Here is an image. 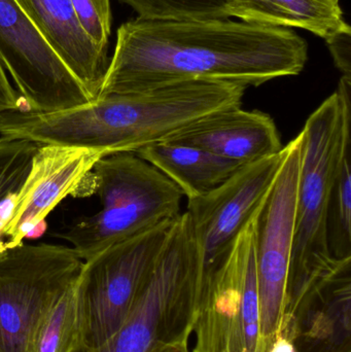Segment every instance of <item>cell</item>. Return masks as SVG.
<instances>
[{
	"label": "cell",
	"instance_id": "cell-1",
	"mask_svg": "<svg viewBox=\"0 0 351 352\" xmlns=\"http://www.w3.org/2000/svg\"><path fill=\"white\" fill-rule=\"evenodd\" d=\"M307 59L308 45L292 29L230 19L136 18L117 29L115 53L97 98L189 80L259 87L298 76Z\"/></svg>",
	"mask_w": 351,
	"mask_h": 352
},
{
	"label": "cell",
	"instance_id": "cell-2",
	"mask_svg": "<svg viewBox=\"0 0 351 352\" xmlns=\"http://www.w3.org/2000/svg\"><path fill=\"white\" fill-rule=\"evenodd\" d=\"M247 88L235 82L189 80L146 92L106 95L55 113L22 111L14 132L39 146L135 153L206 116L241 107Z\"/></svg>",
	"mask_w": 351,
	"mask_h": 352
},
{
	"label": "cell",
	"instance_id": "cell-3",
	"mask_svg": "<svg viewBox=\"0 0 351 352\" xmlns=\"http://www.w3.org/2000/svg\"><path fill=\"white\" fill-rule=\"evenodd\" d=\"M300 175L288 285V304L339 261L328 248L327 211L340 160L351 146V78L307 119L302 131Z\"/></svg>",
	"mask_w": 351,
	"mask_h": 352
},
{
	"label": "cell",
	"instance_id": "cell-4",
	"mask_svg": "<svg viewBox=\"0 0 351 352\" xmlns=\"http://www.w3.org/2000/svg\"><path fill=\"white\" fill-rule=\"evenodd\" d=\"M91 176L102 208L58 235L82 261L181 214L183 192L135 153L101 159Z\"/></svg>",
	"mask_w": 351,
	"mask_h": 352
},
{
	"label": "cell",
	"instance_id": "cell-5",
	"mask_svg": "<svg viewBox=\"0 0 351 352\" xmlns=\"http://www.w3.org/2000/svg\"><path fill=\"white\" fill-rule=\"evenodd\" d=\"M175 219L136 234L84 261L74 285L78 346H99L123 326L158 263Z\"/></svg>",
	"mask_w": 351,
	"mask_h": 352
},
{
	"label": "cell",
	"instance_id": "cell-6",
	"mask_svg": "<svg viewBox=\"0 0 351 352\" xmlns=\"http://www.w3.org/2000/svg\"><path fill=\"white\" fill-rule=\"evenodd\" d=\"M200 256L191 232L174 228L130 316L109 340L73 352H150L160 343L192 336Z\"/></svg>",
	"mask_w": 351,
	"mask_h": 352
},
{
	"label": "cell",
	"instance_id": "cell-7",
	"mask_svg": "<svg viewBox=\"0 0 351 352\" xmlns=\"http://www.w3.org/2000/svg\"><path fill=\"white\" fill-rule=\"evenodd\" d=\"M260 208L224 260L200 280L192 352H264L255 258Z\"/></svg>",
	"mask_w": 351,
	"mask_h": 352
},
{
	"label": "cell",
	"instance_id": "cell-8",
	"mask_svg": "<svg viewBox=\"0 0 351 352\" xmlns=\"http://www.w3.org/2000/svg\"><path fill=\"white\" fill-rule=\"evenodd\" d=\"M84 261L71 246L21 244L0 252V352H31L41 318L76 283Z\"/></svg>",
	"mask_w": 351,
	"mask_h": 352
},
{
	"label": "cell",
	"instance_id": "cell-9",
	"mask_svg": "<svg viewBox=\"0 0 351 352\" xmlns=\"http://www.w3.org/2000/svg\"><path fill=\"white\" fill-rule=\"evenodd\" d=\"M302 136L286 144L282 169L256 221L255 258L264 352L282 331L294 239Z\"/></svg>",
	"mask_w": 351,
	"mask_h": 352
},
{
	"label": "cell",
	"instance_id": "cell-10",
	"mask_svg": "<svg viewBox=\"0 0 351 352\" xmlns=\"http://www.w3.org/2000/svg\"><path fill=\"white\" fill-rule=\"evenodd\" d=\"M0 62L31 113H55L92 98L16 0H0Z\"/></svg>",
	"mask_w": 351,
	"mask_h": 352
},
{
	"label": "cell",
	"instance_id": "cell-11",
	"mask_svg": "<svg viewBox=\"0 0 351 352\" xmlns=\"http://www.w3.org/2000/svg\"><path fill=\"white\" fill-rule=\"evenodd\" d=\"M286 146L273 156L243 165L218 188L188 200L199 248L200 280L224 260L247 223L263 204L282 169Z\"/></svg>",
	"mask_w": 351,
	"mask_h": 352
},
{
	"label": "cell",
	"instance_id": "cell-12",
	"mask_svg": "<svg viewBox=\"0 0 351 352\" xmlns=\"http://www.w3.org/2000/svg\"><path fill=\"white\" fill-rule=\"evenodd\" d=\"M107 156V151L98 148L38 146L2 230L8 238L4 248L23 244L64 198L76 195L95 164Z\"/></svg>",
	"mask_w": 351,
	"mask_h": 352
},
{
	"label": "cell",
	"instance_id": "cell-13",
	"mask_svg": "<svg viewBox=\"0 0 351 352\" xmlns=\"http://www.w3.org/2000/svg\"><path fill=\"white\" fill-rule=\"evenodd\" d=\"M161 142L199 148L242 165L284 148L275 122L268 113L241 107L206 116Z\"/></svg>",
	"mask_w": 351,
	"mask_h": 352
},
{
	"label": "cell",
	"instance_id": "cell-14",
	"mask_svg": "<svg viewBox=\"0 0 351 352\" xmlns=\"http://www.w3.org/2000/svg\"><path fill=\"white\" fill-rule=\"evenodd\" d=\"M16 1L92 100H96L109 65L107 51L97 47L80 26L70 0Z\"/></svg>",
	"mask_w": 351,
	"mask_h": 352
},
{
	"label": "cell",
	"instance_id": "cell-15",
	"mask_svg": "<svg viewBox=\"0 0 351 352\" xmlns=\"http://www.w3.org/2000/svg\"><path fill=\"white\" fill-rule=\"evenodd\" d=\"M229 14L262 26L304 29L325 41L351 31L333 0H233Z\"/></svg>",
	"mask_w": 351,
	"mask_h": 352
},
{
	"label": "cell",
	"instance_id": "cell-16",
	"mask_svg": "<svg viewBox=\"0 0 351 352\" xmlns=\"http://www.w3.org/2000/svg\"><path fill=\"white\" fill-rule=\"evenodd\" d=\"M135 154L177 184L188 200L218 188L243 166L206 151L167 142L150 144Z\"/></svg>",
	"mask_w": 351,
	"mask_h": 352
},
{
	"label": "cell",
	"instance_id": "cell-17",
	"mask_svg": "<svg viewBox=\"0 0 351 352\" xmlns=\"http://www.w3.org/2000/svg\"><path fill=\"white\" fill-rule=\"evenodd\" d=\"M327 240L332 258H351V146L342 155L330 192Z\"/></svg>",
	"mask_w": 351,
	"mask_h": 352
},
{
	"label": "cell",
	"instance_id": "cell-18",
	"mask_svg": "<svg viewBox=\"0 0 351 352\" xmlns=\"http://www.w3.org/2000/svg\"><path fill=\"white\" fill-rule=\"evenodd\" d=\"M74 285L56 300L41 318L31 352H73L78 349L80 337Z\"/></svg>",
	"mask_w": 351,
	"mask_h": 352
},
{
	"label": "cell",
	"instance_id": "cell-19",
	"mask_svg": "<svg viewBox=\"0 0 351 352\" xmlns=\"http://www.w3.org/2000/svg\"><path fill=\"white\" fill-rule=\"evenodd\" d=\"M138 14L157 21H203L230 19L233 0H119Z\"/></svg>",
	"mask_w": 351,
	"mask_h": 352
},
{
	"label": "cell",
	"instance_id": "cell-20",
	"mask_svg": "<svg viewBox=\"0 0 351 352\" xmlns=\"http://www.w3.org/2000/svg\"><path fill=\"white\" fill-rule=\"evenodd\" d=\"M37 148L28 140L0 138V205L20 190Z\"/></svg>",
	"mask_w": 351,
	"mask_h": 352
},
{
	"label": "cell",
	"instance_id": "cell-21",
	"mask_svg": "<svg viewBox=\"0 0 351 352\" xmlns=\"http://www.w3.org/2000/svg\"><path fill=\"white\" fill-rule=\"evenodd\" d=\"M80 26L93 43L107 51L111 33V0H70Z\"/></svg>",
	"mask_w": 351,
	"mask_h": 352
},
{
	"label": "cell",
	"instance_id": "cell-22",
	"mask_svg": "<svg viewBox=\"0 0 351 352\" xmlns=\"http://www.w3.org/2000/svg\"><path fill=\"white\" fill-rule=\"evenodd\" d=\"M326 43L342 76L351 78V31L335 35Z\"/></svg>",
	"mask_w": 351,
	"mask_h": 352
},
{
	"label": "cell",
	"instance_id": "cell-23",
	"mask_svg": "<svg viewBox=\"0 0 351 352\" xmlns=\"http://www.w3.org/2000/svg\"><path fill=\"white\" fill-rule=\"evenodd\" d=\"M23 102L24 101L10 84L5 69L0 62V113L24 111Z\"/></svg>",
	"mask_w": 351,
	"mask_h": 352
},
{
	"label": "cell",
	"instance_id": "cell-24",
	"mask_svg": "<svg viewBox=\"0 0 351 352\" xmlns=\"http://www.w3.org/2000/svg\"><path fill=\"white\" fill-rule=\"evenodd\" d=\"M295 332L288 326H284L282 332L272 341L265 352H299L295 344Z\"/></svg>",
	"mask_w": 351,
	"mask_h": 352
},
{
	"label": "cell",
	"instance_id": "cell-25",
	"mask_svg": "<svg viewBox=\"0 0 351 352\" xmlns=\"http://www.w3.org/2000/svg\"><path fill=\"white\" fill-rule=\"evenodd\" d=\"M190 335H183L167 342L160 343L150 352H192Z\"/></svg>",
	"mask_w": 351,
	"mask_h": 352
},
{
	"label": "cell",
	"instance_id": "cell-26",
	"mask_svg": "<svg viewBox=\"0 0 351 352\" xmlns=\"http://www.w3.org/2000/svg\"><path fill=\"white\" fill-rule=\"evenodd\" d=\"M333 1L339 2V0H333Z\"/></svg>",
	"mask_w": 351,
	"mask_h": 352
}]
</instances>
